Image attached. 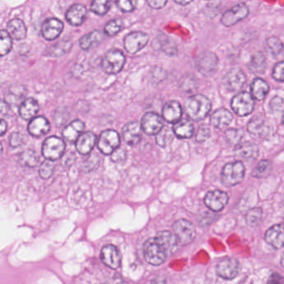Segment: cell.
Here are the masks:
<instances>
[{
	"mask_svg": "<svg viewBox=\"0 0 284 284\" xmlns=\"http://www.w3.org/2000/svg\"><path fill=\"white\" fill-rule=\"evenodd\" d=\"M211 101L203 94H194L185 103L186 114L191 119L201 121L208 116L211 110Z\"/></svg>",
	"mask_w": 284,
	"mask_h": 284,
	"instance_id": "6da1fadb",
	"label": "cell"
},
{
	"mask_svg": "<svg viewBox=\"0 0 284 284\" xmlns=\"http://www.w3.org/2000/svg\"><path fill=\"white\" fill-rule=\"evenodd\" d=\"M145 259L149 264L159 266L169 257L167 251L156 237L149 238L144 246Z\"/></svg>",
	"mask_w": 284,
	"mask_h": 284,
	"instance_id": "7a4b0ae2",
	"label": "cell"
},
{
	"mask_svg": "<svg viewBox=\"0 0 284 284\" xmlns=\"http://www.w3.org/2000/svg\"><path fill=\"white\" fill-rule=\"evenodd\" d=\"M245 176V168L242 162L236 161L225 165L222 171V182L227 187L237 185Z\"/></svg>",
	"mask_w": 284,
	"mask_h": 284,
	"instance_id": "3957f363",
	"label": "cell"
},
{
	"mask_svg": "<svg viewBox=\"0 0 284 284\" xmlns=\"http://www.w3.org/2000/svg\"><path fill=\"white\" fill-rule=\"evenodd\" d=\"M125 62V56L123 52L121 50L113 49L105 54L101 62V67L105 73L117 74L123 69Z\"/></svg>",
	"mask_w": 284,
	"mask_h": 284,
	"instance_id": "277c9868",
	"label": "cell"
},
{
	"mask_svg": "<svg viewBox=\"0 0 284 284\" xmlns=\"http://www.w3.org/2000/svg\"><path fill=\"white\" fill-rule=\"evenodd\" d=\"M65 152V143L62 138L50 136L45 139L42 146V154L50 161H56L63 156Z\"/></svg>",
	"mask_w": 284,
	"mask_h": 284,
	"instance_id": "5b68a950",
	"label": "cell"
},
{
	"mask_svg": "<svg viewBox=\"0 0 284 284\" xmlns=\"http://www.w3.org/2000/svg\"><path fill=\"white\" fill-rule=\"evenodd\" d=\"M172 230L178 244L181 246L188 245L193 242L196 236L194 225L186 219H179L175 222Z\"/></svg>",
	"mask_w": 284,
	"mask_h": 284,
	"instance_id": "8992f818",
	"label": "cell"
},
{
	"mask_svg": "<svg viewBox=\"0 0 284 284\" xmlns=\"http://www.w3.org/2000/svg\"><path fill=\"white\" fill-rule=\"evenodd\" d=\"M120 144L121 141L117 131L107 129L100 133L98 141V148L102 154L111 155L115 150L119 149Z\"/></svg>",
	"mask_w": 284,
	"mask_h": 284,
	"instance_id": "52a82bcc",
	"label": "cell"
},
{
	"mask_svg": "<svg viewBox=\"0 0 284 284\" xmlns=\"http://www.w3.org/2000/svg\"><path fill=\"white\" fill-rule=\"evenodd\" d=\"M231 107L238 116H248L254 109V99L248 92H241L232 98Z\"/></svg>",
	"mask_w": 284,
	"mask_h": 284,
	"instance_id": "ba28073f",
	"label": "cell"
},
{
	"mask_svg": "<svg viewBox=\"0 0 284 284\" xmlns=\"http://www.w3.org/2000/svg\"><path fill=\"white\" fill-rule=\"evenodd\" d=\"M149 42V35L144 32H132L124 38V48L127 53L135 55L143 50Z\"/></svg>",
	"mask_w": 284,
	"mask_h": 284,
	"instance_id": "9c48e42d",
	"label": "cell"
},
{
	"mask_svg": "<svg viewBox=\"0 0 284 284\" xmlns=\"http://www.w3.org/2000/svg\"><path fill=\"white\" fill-rule=\"evenodd\" d=\"M248 7L246 3H240L226 11L222 16L221 23L226 27H231L248 15Z\"/></svg>",
	"mask_w": 284,
	"mask_h": 284,
	"instance_id": "30bf717a",
	"label": "cell"
},
{
	"mask_svg": "<svg viewBox=\"0 0 284 284\" xmlns=\"http://www.w3.org/2000/svg\"><path fill=\"white\" fill-rule=\"evenodd\" d=\"M141 127L148 135H157L164 128V120L156 113H146L141 120Z\"/></svg>",
	"mask_w": 284,
	"mask_h": 284,
	"instance_id": "8fae6325",
	"label": "cell"
},
{
	"mask_svg": "<svg viewBox=\"0 0 284 284\" xmlns=\"http://www.w3.org/2000/svg\"><path fill=\"white\" fill-rule=\"evenodd\" d=\"M246 80L247 78L243 71L240 68H232L223 78V84L228 91L237 92L244 86Z\"/></svg>",
	"mask_w": 284,
	"mask_h": 284,
	"instance_id": "7c38bea8",
	"label": "cell"
},
{
	"mask_svg": "<svg viewBox=\"0 0 284 284\" xmlns=\"http://www.w3.org/2000/svg\"><path fill=\"white\" fill-rule=\"evenodd\" d=\"M228 196L227 193L220 190L210 191L204 198V204L210 210L214 212L221 211L227 205Z\"/></svg>",
	"mask_w": 284,
	"mask_h": 284,
	"instance_id": "4fadbf2b",
	"label": "cell"
},
{
	"mask_svg": "<svg viewBox=\"0 0 284 284\" xmlns=\"http://www.w3.org/2000/svg\"><path fill=\"white\" fill-rule=\"evenodd\" d=\"M240 264L235 258H225L217 266V274L225 279H232L239 274Z\"/></svg>",
	"mask_w": 284,
	"mask_h": 284,
	"instance_id": "5bb4252c",
	"label": "cell"
},
{
	"mask_svg": "<svg viewBox=\"0 0 284 284\" xmlns=\"http://www.w3.org/2000/svg\"><path fill=\"white\" fill-rule=\"evenodd\" d=\"M219 63V58L213 52H204L199 55L197 59V68L198 71L204 74L209 75L216 70Z\"/></svg>",
	"mask_w": 284,
	"mask_h": 284,
	"instance_id": "9a60e30c",
	"label": "cell"
},
{
	"mask_svg": "<svg viewBox=\"0 0 284 284\" xmlns=\"http://www.w3.org/2000/svg\"><path fill=\"white\" fill-rule=\"evenodd\" d=\"M63 30V22L56 18H47L42 24L41 33L46 40L52 41L57 39Z\"/></svg>",
	"mask_w": 284,
	"mask_h": 284,
	"instance_id": "2e32d148",
	"label": "cell"
},
{
	"mask_svg": "<svg viewBox=\"0 0 284 284\" xmlns=\"http://www.w3.org/2000/svg\"><path fill=\"white\" fill-rule=\"evenodd\" d=\"M248 130L253 135L265 137L270 132V125L265 116L255 115L248 124Z\"/></svg>",
	"mask_w": 284,
	"mask_h": 284,
	"instance_id": "e0dca14e",
	"label": "cell"
},
{
	"mask_svg": "<svg viewBox=\"0 0 284 284\" xmlns=\"http://www.w3.org/2000/svg\"><path fill=\"white\" fill-rule=\"evenodd\" d=\"M142 132L143 129L141 123L136 121L127 123L122 131L123 139L130 146H135L140 142Z\"/></svg>",
	"mask_w": 284,
	"mask_h": 284,
	"instance_id": "ac0fdd59",
	"label": "cell"
},
{
	"mask_svg": "<svg viewBox=\"0 0 284 284\" xmlns=\"http://www.w3.org/2000/svg\"><path fill=\"white\" fill-rule=\"evenodd\" d=\"M100 258L103 263L110 269H117L121 263V255L119 251L115 246L106 245L102 248Z\"/></svg>",
	"mask_w": 284,
	"mask_h": 284,
	"instance_id": "d6986e66",
	"label": "cell"
},
{
	"mask_svg": "<svg viewBox=\"0 0 284 284\" xmlns=\"http://www.w3.org/2000/svg\"><path fill=\"white\" fill-rule=\"evenodd\" d=\"M87 8L82 4L76 3L71 6L66 12V19L73 26H79L86 19Z\"/></svg>",
	"mask_w": 284,
	"mask_h": 284,
	"instance_id": "ffe728a7",
	"label": "cell"
},
{
	"mask_svg": "<svg viewBox=\"0 0 284 284\" xmlns=\"http://www.w3.org/2000/svg\"><path fill=\"white\" fill-rule=\"evenodd\" d=\"M50 130V123L44 116H38L29 122L28 131L30 135L39 138L49 133Z\"/></svg>",
	"mask_w": 284,
	"mask_h": 284,
	"instance_id": "44dd1931",
	"label": "cell"
},
{
	"mask_svg": "<svg viewBox=\"0 0 284 284\" xmlns=\"http://www.w3.org/2000/svg\"><path fill=\"white\" fill-rule=\"evenodd\" d=\"M265 240L273 248H283L284 246V225H276L270 227L265 234Z\"/></svg>",
	"mask_w": 284,
	"mask_h": 284,
	"instance_id": "7402d4cb",
	"label": "cell"
},
{
	"mask_svg": "<svg viewBox=\"0 0 284 284\" xmlns=\"http://www.w3.org/2000/svg\"><path fill=\"white\" fill-rule=\"evenodd\" d=\"M182 110L179 103L171 100L165 104L163 108V117L168 123H176L182 117Z\"/></svg>",
	"mask_w": 284,
	"mask_h": 284,
	"instance_id": "603a6c76",
	"label": "cell"
},
{
	"mask_svg": "<svg viewBox=\"0 0 284 284\" xmlns=\"http://www.w3.org/2000/svg\"><path fill=\"white\" fill-rule=\"evenodd\" d=\"M97 137L92 132L84 133L76 141V149L82 155H87L91 153L96 144Z\"/></svg>",
	"mask_w": 284,
	"mask_h": 284,
	"instance_id": "cb8c5ba5",
	"label": "cell"
},
{
	"mask_svg": "<svg viewBox=\"0 0 284 284\" xmlns=\"http://www.w3.org/2000/svg\"><path fill=\"white\" fill-rule=\"evenodd\" d=\"M85 125L81 120H73V122L68 123L65 128H63V138L65 140L73 143L78 140V138L83 134Z\"/></svg>",
	"mask_w": 284,
	"mask_h": 284,
	"instance_id": "d4e9b609",
	"label": "cell"
},
{
	"mask_svg": "<svg viewBox=\"0 0 284 284\" xmlns=\"http://www.w3.org/2000/svg\"><path fill=\"white\" fill-rule=\"evenodd\" d=\"M39 105L36 99L33 98H29L25 99L24 102L21 103L19 106V116L24 120H30L35 117L37 114L39 112Z\"/></svg>",
	"mask_w": 284,
	"mask_h": 284,
	"instance_id": "484cf974",
	"label": "cell"
},
{
	"mask_svg": "<svg viewBox=\"0 0 284 284\" xmlns=\"http://www.w3.org/2000/svg\"><path fill=\"white\" fill-rule=\"evenodd\" d=\"M232 115L231 113L225 109H220L213 114L210 118V123L214 128L222 129L229 125L232 122Z\"/></svg>",
	"mask_w": 284,
	"mask_h": 284,
	"instance_id": "4316f807",
	"label": "cell"
},
{
	"mask_svg": "<svg viewBox=\"0 0 284 284\" xmlns=\"http://www.w3.org/2000/svg\"><path fill=\"white\" fill-rule=\"evenodd\" d=\"M156 237L165 247L169 256L174 253L177 249V246L179 245L174 233L170 231H162L158 233Z\"/></svg>",
	"mask_w": 284,
	"mask_h": 284,
	"instance_id": "83f0119b",
	"label": "cell"
},
{
	"mask_svg": "<svg viewBox=\"0 0 284 284\" xmlns=\"http://www.w3.org/2000/svg\"><path fill=\"white\" fill-rule=\"evenodd\" d=\"M7 31L11 38L15 40H22L27 36V28L24 22L18 18H13L7 24Z\"/></svg>",
	"mask_w": 284,
	"mask_h": 284,
	"instance_id": "f1b7e54d",
	"label": "cell"
},
{
	"mask_svg": "<svg viewBox=\"0 0 284 284\" xmlns=\"http://www.w3.org/2000/svg\"><path fill=\"white\" fill-rule=\"evenodd\" d=\"M234 152L235 155L241 159H255L258 156V146L249 142L237 144Z\"/></svg>",
	"mask_w": 284,
	"mask_h": 284,
	"instance_id": "f546056e",
	"label": "cell"
},
{
	"mask_svg": "<svg viewBox=\"0 0 284 284\" xmlns=\"http://www.w3.org/2000/svg\"><path fill=\"white\" fill-rule=\"evenodd\" d=\"M269 85L266 81L262 78H257L251 84V94L258 101H262L269 94Z\"/></svg>",
	"mask_w": 284,
	"mask_h": 284,
	"instance_id": "4dcf8cb0",
	"label": "cell"
},
{
	"mask_svg": "<svg viewBox=\"0 0 284 284\" xmlns=\"http://www.w3.org/2000/svg\"><path fill=\"white\" fill-rule=\"evenodd\" d=\"M172 130L178 138H190L194 133V127L189 120L181 119L175 123Z\"/></svg>",
	"mask_w": 284,
	"mask_h": 284,
	"instance_id": "1f68e13d",
	"label": "cell"
},
{
	"mask_svg": "<svg viewBox=\"0 0 284 284\" xmlns=\"http://www.w3.org/2000/svg\"><path fill=\"white\" fill-rule=\"evenodd\" d=\"M267 61L266 57L261 52L256 53L251 57L248 68L253 73L261 74L266 70Z\"/></svg>",
	"mask_w": 284,
	"mask_h": 284,
	"instance_id": "d6a6232c",
	"label": "cell"
},
{
	"mask_svg": "<svg viewBox=\"0 0 284 284\" xmlns=\"http://www.w3.org/2000/svg\"><path fill=\"white\" fill-rule=\"evenodd\" d=\"M103 39H104V35H103L102 32L95 30L90 34L82 37L79 40V45L82 50H88L96 46L98 44L102 41Z\"/></svg>",
	"mask_w": 284,
	"mask_h": 284,
	"instance_id": "836d02e7",
	"label": "cell"
},
{
	"mask_svg": "<svg viewBox=\"0 0 284 284\" xmlns=\"http://www.w3.org/2000/svg\"><path fill=\"white\" fill-rule=\"evenodd\" d=\"M174 135V132L172 130V128L165 126L156 135L157 144L162 148L169 146L170 144H172Z\"/></svg>",
	"mask_w": 284,
	"mask_h": 284,
	"instance_id": "e575fe53",
	"label": "cell"
},
{
	"mask_svg": "<svg viewBox=\"0 0 284 284\" xmlns=\"http://www.w3.org/2000/svg\"><path fill=\"white\" fill-rule=\"evenodd\" d=\"M39 157L36 152L32 149H27L22 152L19 156V163L23 166L29 168L36 167L39 165Z\"/></svg>",
	"mask_w": 284,
	"mask_h": 284,
	"instance_id": "d590c367",
	"label": "cell"
},
{
	"mask_svg": "<svg viewBox=\"0 0 284 284\" xmlns=\"http://www.w3.org/2000/svg\"><path fill=\"white\" fill-rule=\"evenodd\" d=\"M72 43L68 39H63L62 41L57 42L56 45H53L50 50H48V55L53 57H60L63 56L70 50Z\"/></svg>",
	"mask_w": 284,
	"mask_h": 284,
	"instance_id": "8d00e7d4",
	"label": "cell"
},
{
	"mask_svg": "<svg viewBox=\"0 0 284 284\" xmlns=\"http://www.w3.org/2000/svg\"><path fill=\"white\" fill-rule=\"evenodd\" d=\"M13 46L12 38L7 30L2 29L0 33V54L1 56H5L10 52Z\"/></svg>",
	"mask_w": 284,
	"mask_h": 284,
	"instance_id": "74e56055",
	"label": "cell"
},
{
	"mask_svg": "<svg viewBox=\"0 0 284 284\" xmlns=\"http://www.w3.org/2000/svg\"><path fill=\"white\" fill-rule=\"evenodd\" d=\"M159 41L161 50L164 52L166 53V55H175L177 54V46L169 37L166 36L165 34H160Z\"/></svg>",
	"mask_w": 284,
	"mask_h": 284,
	"instance_id": "f35d334b",
	"label": "cell"
},
{
	"mask_svg": "<svg viewBox=\"0 0 284 284\" xmlns=\"http://www.w3.org/2000/svg\"><path fill=\"white\" fill-rule=\"evenodd\" d=\"M271 162L269 160H262L253 170L252 175L255 177H265L271 172Z\"/></svg>",
	"mask_w": 284,
	"mask_h": 284,
	"instance_id": "ab89813d",
	"label": "cell"
},
{
	"mask_svg": "<svg viewBox=\"0 0 284 284\" xmlns=\"http://www.w3.org/2000/svg\"><path fill=\"white\" fill-rule=\"evenodd\" d=\"M111 2L107 0H95L93 1L90 6L91 11L98 15H105L110 11Z\"/></svg>",
	"mask_w": 284,
	"mask_h": 284,
	"instance_id": "60d3db41",
	"label": "cell"
},
{
	"mask_svg": "<svg viewBox=\"0 0 284 284\" xmlns=\"http://www.w3.org/2000/svg\"><path fill=\"white\" fill-rule=\"evenodd\" d=\"M24 89L23 87L20 88H16V87H12L8 93L5 94V102L7 104H13L16 105L18 102L21 101V99L24 97V92H22V89Z\"/></svg>",
	"mask_w": 284,
	"mask_h": 284,
	"instance_id": "b9f144b4",
	"label": "cell"
},
{
	"mask_svg": "<svg viewBox=\"0 0 284 284\" xmlns=\"http://www.w3.org/2000/svg\"><path fill=\"white\" fill-rule=\"evenodd\" d=\"M123 21L121 19H112L105 27V34L109 36H114L123 29Z\"/></svg>",
	"mask_w": 284,
	"mask_h": 284,
	"instance_id": "7bdbcfd3",
	"label": "cell"
},
{
	"mask_svg": "<svg viewBox=\"0 0 284 284\" xmlns=\"http://www.w3.org/2000/svg\"><path fill=\"white\" fill-rule=\"evenodd\" d=\"M55 171V165L53 161L50 160H45L39 167V175L43 179H48L52 176Z\"/></svg>",
	"mask_w": 284,
	"mask_h": 284,
	"instance_id": "ee69618b",
	"label": "cell"
},
{
	"mask_svg": "<svg viewBox=\"0 0 284 284\" xmlns=\"http://www.w3.org/2000/svg\"><path fill=\"white\" fill-rule=\"evenodd\" d=\"M242 136H243V131L242 129L232 128L225 132V138L227 142H229L230 144H236V146L240 144Z\"/></svg>",
	"mask_w": 284,
	"mask_h": 284,
	"instance_id": "f6af8a7d",
	"label": "cell"
},
{
	"mask_svg": "<svg viewBox=\"0 0 284 284\" xmlns=\"http://www.w3.org/2000/svg\"><path fill=\"white\" fill-rule=\"evenodd\" d=\"M267 45L268 48L270 50V52L273 55H279L282 52V50H284V44L281 42L280 39H278L276 37H271L267 40Z\"/></svg>",
	"mask_w": 284,
	"mask_h": 284,
	"instance_id": "bcb514c9",
	"label": "cell"
},
{
	"mask_svg": "<svg viewBox=\"0 0 284 284\" xmlns=\"http://www.w3.org/2000/svg\"><path fill=\"white\" fill-rule=\"evenodd\" d=\"M99 165V158L97 154H90L88 159H85V161L83 163L82 169L86 171L90 172L98 168Z\"/></svg>",
	"mask_w": 284,
	"mask_h": 284,
	"instance_id": "7dc6e473",
	"label": "cell"
},
{
	"mask_svg": "<svg viewBox=\"0 0 284 284\" xmlns=\"http://www.w3.org/2000/svg\"><path fill=\"white\" fill-rule=\"evenodd\" d=\"M115 3L120 10L125 12V13H129L134 10L137 2L131 1V0H119V1H116Z\"/></svg>",
	"mask_w": 284,
	"mask_h": 284,
	"instance_id": "c3c4849f",
	"label": "cell"
},
{
	"mask_svg": "<svg viewBox=\"0 0 284 284\" xmlns=\"http://www.w3.org/2000/svg\"><path fill=\"white\" fill-rule=\"evenodd\" d=\"M27 140L26 136L21 133H14L10 136L9 144L12 148H18L25 144Z\"/></svg>",
	"mask_w": 284,
	"mask_h": 284,
	"instance_id": "681fc988",
	"label": "cell"
},
{
	"mask_svg": "<svg viewBox=\"0 0 284 284\" xmlns=\"http://www.w3.org/2000/svg\"><path fill=\"white\" fill-rule=\"evenodd\" d=\"M284 108V99L280 97H274L269 103V109L274 114L282 112Z\"/></svg>",
	"mask_w": 284,
	"mask_h": 284,
	"instance_id": "f907efd6",
	"label": "cell"
},
{
	"mask_svg": "<svg viewBox=\"0 0 284 284\" xmlns=\"http://www.w3.org/2000/svg\"><path fill=\"white\" fill-rule=\"evenodd\" d=\"M273 78L279 82H284V61L275 64L273 69Z\"/></svg>",
	"mask_w": 284,
	"mask_h": 284,
	"instance_id": "816d5d0a",
	"label": "cell"
},
{
	"mask_svg": "<svg viewBox=\"0 0 284 284\" xmlns=\"http://www.w3.org/2000/svg\"><path fill=\"white\" fill-rule=\"evenodd\" d=\"M210 136V129L207 126H201L198 128L197 134H196V140L199 143H203L209 138Z\"/></svg>",
	"mask_w": 284,
	"mask_h": 284,
	"instance_id": "f5cc1de1",
	"label": "cell"
},
{
	"mask_svg": "<svg viewBox=\"0 0 284 284\" xmlns=\"http://www.w3.org/2000/svg\"><path fill=\"white\" fill-rule=\"evenodd\" d=\"M128 153L123 149H117V150H115L112 154H111V159H112L113 162L114 163H123V162L125 161L127 159V157H128Z\"/></svg>",
	"mask_w": 284,
	"mask_h": 284,
	"instance_id": "db71d44e",
	"label": "cell"
},
{
	"mask_svg": "<svg viewBox=\"0 0 284 284\" xmlns=\"http://www.w3.org/2000/svg\"><path fill=\"white\" fill-rule=\"evenodd\" d=\"M261 216H262V210H261V209H254L248 212L247 216H246V219H247V221H248L249 225H253V224H255V223L258 222Z\"/></svg>",
	"mask_w": 284,
	"mask_h": 284,
	"instance_id": "11a10c76",
	"label": "cell"
},
{
	"mask_svg": "<svg viewBox=\"0 0 284 284\" xmlns=\"http://www.w3.org/2000/svg\"><path fill=\"white\" fill-rule=\"evenodd\" d=\"M190 84H196L195 78L192 77V76H186L182 79V85L181 88L184 89L185 91L192 92L194 90L193 87L189 85Z\"/></svg>",
	"mask_w": 284,
	"mask_h": 284,
	"instance_id": "9f6ffc18",
	"label": "cell"
},
{
	"mask_svg": "<svg viewBox=\"0 0 284 284\" xmlns=\"http://www.w3.org/2000/svg\"><path fill=\"white\" fill-rule=\"evenodd\" d=\"M167 3L168 1L166 0H149L148 1V4L154 9L164 8Z\"/></svg>",
	"mask_w": 284,
	"mask_h": 284,
	"instance_id": "6f0895ef",
	"label": "cell"
},
{
	"mask_svg": "<svg viewBox=\"0 0 284 284\" xmlns=\"http://www.w3.org/2000/svg\"><path fill=\"white\" fill-rule=\"evenodd\" d=\"M283 283H284L283 277L279 274L274 273L269 278L267 284H283Z\"/></svg>",
	"mask_w": 284,
	"mask_h": 284,
	"instance_id": "680465c9",
	"label": "cell"
},
{
	"mask_svg": "<svg viewBox=\"0 0 284 284\" xmlns=\"http://www.w3.org/2000/svg\"><path fill=\"white\" fill-rule=\"evenodd\" d=\"M8 129V123H6L4 119H1V124H0V133L3 136Z\"/></svg>",
	"mask_w": 284,
	"mask_h": 284,
	"instance_id": "91938a15",
	"label": "cell"
},
{
	"mask_svg": "<svg viewBox=\"0 0 284 284\" xmlns=\"http://www.w3.org/2000/svg\"><path fill=\"white\" fill-rule=\"evenodd\" d=\"M151 284H167V282L164 277H157L153 279Z\"/></svg>",
	"mask_w": 284,
	"mask_h": 284,
	"instance_id": "94428289",
	"label": "cell"
},
{
	"mask_svg": "<svg viewBox=\"0 0 284 284\" xmlns=\"http://www.w3.org/2000/svg\"><path fill=\"white\" fill-rule=\"evenodd\" d=\"M175 3L180 4V5H187V4H189L191 3V1H177L176 0Z\"/></svg>",
	"mask_w": 284,
	"mask_h": 284,
	"instance_id": "6125c7cd",
	"label": "cell"
},
{
	"mask_svg": "<svg viewBox=\"0 0 284 284\" xmlns=\"http://www.w3.org/2000/svg\"><path fill=\"white\" fill-rule=\"evenodd\" d=\"M281 263H282V266L284 267V255H283V258H282L281 259Z\"/></svg>",
	"mask_w": 284,
	"mask_h": 284,
	"instance_id": "be15d7a7",
	"label": "cell"
},
{
	"mask_svg": "<svg viewBox=\"0 0 284 284\" xmlns=\"http://www.w3.org/2000/svg\"><path fill=\"white\" fill-rule=\"evenodd\" d=\"M283 123H284V117H283Z\"/></svg>",
	"mask_w": 284,
	"mask_h": 284,
	"instance_id": "e7e4bbea",
	"label": "cell"
}]
</instances>
